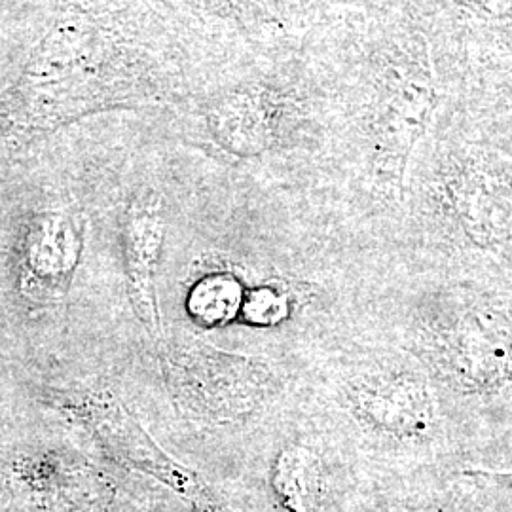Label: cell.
<instances>
[{
  "label": "cell",
  "instance_id": "cell-6",
  "mask_svg": "<svg viewBox=\"0 0 512 512\" xmlns=\"http://www.w3.org/2000/svg\"><path fill=\"white\" fill-rule=\"evenodd\" d=\"M275 497L285 512H317L323 494V471L304 446H287L272 469Z\"/></svg>",
  "mask_w": 512,
  "mask_h": 512
},
{
  "label": "cell",
  "instance_id": "cell-8",
  "mask_svg": "<svg viewBox=\"0 0 512 512\" xmlns=\"http://www.w3.org/2000/svg\"><path fill=\"white\" fill-rule=\"evenodd\" d=\"M110 512H128V511H116V509H114V507H112V509H110ZM131 512H139V511H131Z\"/></svg>",
  "mask_w": 512,
  "mask_h": 512
},
{
  "label": "cell",
  "instance_id": "cell-3",
  "mask_svg": "<svg viewBox=\"0 0 512 512\" xmlns=\"http://www.w3.org/2000/svg\"><path fill=\"white\" fill-rule=\"evenodd\" d=\"M61 401L63 408L120 467L164 484L194 512H228L215 488L196 471L169 456L107 389H74L67 391Z\"/></svg>",
  "mask_w": 512,
  "mask_h": 512
},
{
  "label": "cell",
  "instance_id": "cell-7",
  "mask_svg": "<svg viewBox=\"0 0 512 512\" xmlns=\"http://www.w3.org/2000/svg\"><path fill=\"white\" fill-rule=\"evenodd\" d=\"M239 302V283L230 275L205 277L188 298V310L203 319V325H219L236 313Z\"/></svg>",
  "mask_w": 512,
  "mask_h": 512
},
{
  "label": "cell",
  "instance_id": "cell-1",
  "mask_svg": "<svg viewBox=\"0 0 512 512\" xmlns=\"http://www.w3.org/2000/svg\"><path fill=\"white\" fill-rule=\"evenodd\" d=\"M416 353L450 389L512 395V298L467 296L425 315Z\"/></svg>",
  "mask_w": 512,
  "mask_h": 512
},
{
  "label": "cell",
  "instance_id": "cell-4",
  "mask_svg": "<svg viewBox=\"0 0 512 512\" xmlns=\"http://www.w3.org/2000/svg\"><path fill=\"white\" fill-rule=\"evenodd\" d=\"M346 403L370 431L387 439L418 440L435 425V403L418 372L387 368L346 385Z\"/></svg>",
  "mask_w": 512,
  "mask_h": 512
},
{
  "label": "cell",
  "instance_id": "cell-5",
  "mask_svg": "<svg viewBox=\"0 0 512 512\" xmlns=\"http://www.w3.org/2000/svg\"><path fill=\"white\" fill-rule=\"evenodd\" d=\"M164 241L162 202L154 194H141L131 203L124 222V264L133 313L156 340L164 327L158 308L156 274Z\"/></svg>",
  "mask_w": 512,
  "mask_h": 512
},
{
  "label": "cell",
  "instance_id": "cell-2",
  "mask_svg": "<svg viewBox=\"0 0 512 512\" xmlns=\"http://www.w3.org/2000/svg\"><path fill=\"white\" fill-rule=\"evenodd\" d=\"M160 365L177 408L209 425L247 420L272 397L277 382L264 359L217 348L186 332L162 334Z\"/></svg>",
  "mask_w": 512,
  "mask_h": 512
}]
</instances>
